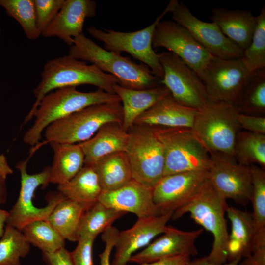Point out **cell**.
I'll return each instance as SVG.
<instances>
[{"label":"cell","instance_id":"cell-1","mask_svg":"<svg viewBox=\"0 0 265 265\" xmlns=\"http://www.w3.org/2000/svg\"><path fill=\"white\" fill-rule=\"evenodd\" d=\"M117 79L92 64L77 59L70 55L46 62L41 73V80L33 90L35 101L26 117L24 124L30 121L42 99L49 93L65 87L91 85L107 93L115 94L114 86Z\"/></svg>","mask_w":265,"mask_h":265},{"label":"cell","instance_id":"cell-2","mask_svg":"<svg viewBox=\"0 0 265 265\" xmlns=\"http://www.w3.org/2000/svg\"><path fill=\"white\" fill-rule=\"evenodd\" d=\"M226 200L213 186L209 178L195 196L184 206L174 211L171 219L177 220L186 213L213 236L212 250L206 256L214 265L227 262L229 233L225 213Z\"/></svg>","mask_w":265,"mask_h":265},{"label":"cell","instance_id":"cell-3","mask_svg":"<svg viewBox=\"0 0 265 265\" xmlns=\"http://www.w3.org/2000/svg\"><path fill=\"white\" fill-rule=\"evenodd\" d=\"M68 54L108 72L116 77L118 84L123 87L141 90L160 85L161 79L155 76L147 66L104 49L84 34L74 38Z\"/></svg>","mask_w":265,"mask_h":265},{"label":"cell","instance_id":"cell-4","mask_svg":"<svg viewBox=\"0 0 265 265\" xmlns=\"http://www.w3.org/2000/svg\"><path fill=\"white\" fill-rule=\"evenodd\" d=\"M116 102H121L116 94L100 89L89 92L80 91L76 87L53 90L40 102L33 116L34 123L24 134L23 142L34 146L39 142L43 131L52 123L93 105Z\"/></svg>","mask_w":265,"mask_h":265},{"label":"cell","instance_id":"cell-5","mask_svg":"<svg viewBox=\"0 0 265 265\" xmlns=\"http://www.w3.org/2000/svg\"><path fill=\"white\" fill-rule=\"evenodd\" d=\"M122 121L121 102L93 105L49 125L44 131L46 142L81 143L91 138L104 124Z\"/></svg>","mask_w":265,"mask_h":265},{"label":"cell","instance_id":"cell-6","mask_svg":"<svg viewBox=\"0 0 265 265\" xmlns=\"http://www.w3.org/2000/svg\"><path fill=\"white\" fill-rule=\"evenodd\" d=\"M233 105L211 101L198 110L191 130L209 152H220L234 156V146L241 129Z\"/></svg>","mask_w":265,"mask_h":265},{"label":"cell","instance_id":"cell-7","mask_svg":"<svg viewBox=\"0 0 265 265\" xmlns=\"http://www.w3.org/2000/svg\"><path fill=\"white\" fill-rule=\"evenodd\" d=\"M151 126L164 149L163 176L186 171L208 170L209 152L191 128Z\"/></svg>","mask_w":265,"mask_h":265},{"label":"cell","instance_id":"cell-8","mask_svg":"<svg viewBox=\"0 0 265 265\" xmlns=\"http://www.w3.org/2000/svg\"><path fill=\"white\" fill-rule=\"evenodd\" d=\"M128 133L125 152L130 163L132 179L153 189L163 176L162 144L151 126L134 124Z\"/></svg>","mask_w":265,"mask_h":265},{"label":"cell","instance_id":"cell-9","mask_svg":"<svg viewBox=\"0 0 265 265\" xmlns=\"http://www.w3.org/2000/svg\"><path fill=\"white\" fill-rule=\"evenodd\" d=\"M168 13L166 8L155 21L145 28L134 32H121L105 29L104 30L91 26L88 33L102 42L104 49L121 54L126 52L147 66L153 74L162 80L163 70L158 54L153 48L152 39L155 28L162 18Z\"/></svg>","mask_w":265,"mask_h":265},{"label":"cell","instance_id":"cell-10","mask_svg":"<svg viewBox=\"0 0 265 265\" xmlns=\"http://www.w3.org/2000/svg\"><path fill=\"white\" fill-rule=\"evenodd\" d=\"M28 159L21 161L16 165L21 175V187L18 199L9 212L6 224L22 230L28 223L39 220H47L58 202L64 196L59 191L52 192L48 196V204L38 208L32 199L35 191L39 186L46 187L50 183V166L42 171L29 174L27 171Z\"/></svg>","mask_w":265,"mask_h":265},{"label":"cell","instance_id":"cell-11","mask_svg":"<svg viewBox=\"0 0 265 265\" xmlns=\"http://www.w3.org/2000/svg\"><path fill=\"white\" fill-rule=\"evenodd\" d=\"M251 73L241 58L221 59L213 56L200 79L209 101L225 102L236 107Z\"/></svg>","mask_w":265,"mask_h":265},{"label":"cell","instance_id":"cell-12","mask_svg":"<svg viewBox=\"0 0 265 265\" xmlns=\"http://www.w3.org/2000/svg\"><path fill=\"white\" fill-rule=\"evenodd\" d=\"M163 70L160 84L179 104L200 110L209 102L205 86L198 75L180 57L170 52L158 53Z\"/></svg>","mask_w":265,"mask_h":265},{"label":"cell","instance_id":"cell-13","mask_svg":"<svg viewBox=\"0 0 265 265\" xmlns=\"http://www.w3.org/2000/svg\"><path fill=\"white\" fill-rule=\"evenodd\" d=\"M208 178L215 189L226 199L245 206L251 202L252 175L250 166L239 164L234 157L220 152H209Z\"/></svg>","mask_w":265,"mask_h":265},{"label":"cell","instance_id":"cell-14","mask_svg":"<svg viewBox=\"0 0 265 265\" xmlns=\"http://www.w3.org/2000/svg\"><path fill=\"white\" fill-rule=\"evenodd\" d=\"M166 8L174 21L185 27L212 56L221 59L242 58L243 51L226 37L214 23L199 19L178 0H171Z\"/></svg>","mask_w":265,"mask_h":265},{"label":"cell","instance_id":"cell-15","mask_svg":"<svg viewBox=\"0 0 265 265\" xmlns=\"http://www.w3.org/2000/svg\"><path fill=\"white\" fill-rule=\"evenodd\" d=\"M154 48L162 47L177 55L200 78L213 57L183 26L174 21H159L153 36Z\"/></svg>","mask_w":265,"mask_h":265},{"label":"cell","instance_id":"cell-16","mask_svg":"<svg viewBox=\"0 0 265 265\" xmlns=\"http://www.w3.org/2000/svg\"><path fill=\"white\" fill-rule=\"evenodd\" d=\"M208 178V170L164 176L153 189L154 202L161 214L174 212L186 205Z\"/></svg>","mask_w":265,"mask_h":265},{"label":"cell","instance_id":"cell-17","mask_svg":"<svg viewBox=\"0 0 265 265\" xmlns=\"http://www.w3.org/2000/svg\"><path fill=\"white\" fill-rule=\"evenodd\" d=\"M203 231L202 228L186 231L167 226L161 236L133 255L129 263L141 265L175 256H196L198 250L195 242Z\"/></svg>","mask_w":265,"mask_h":265},{"label":"cell","instance_id":"cell-18","mask_svg":"<svg viewBox=\"0 0 265 265\" xmlns=\"http://www.w3.org/2000/svg\"><path fill=\"white\" fill-rule=\"evenodd\" d=\"M173 213L138 218L131 228L119 232L111 265H127L135 251L147 246L156 236L166 231Z\"/></svg>","mask_w":265,"mask_h":265},{"label":"cell","instance_id":"cell-19","mask_svg":"<svg viewBox=\"0 0 265 265\" xmlns=\"http://www.w3.org/2000/svg\"><path fill=\"white\" fill-rule=\"evenodd\" d=\"M96 14L97 3L94 0H64L61 8L41 35L57 37L70 47L74 38L83 34L85 19Z\"/></svg>","mask_w":265,"mask_h":265},{"label":"cell","instance_id":"cell-20","mask_svg":"<svg viewBox=\"0 0 265 265\" xmlns=\"http://www.w3.org/2000/svg\"><path fill=\"white\" fill-rule=\"evenodd\" d=\"M98 201L117 210L133 213L138 218L161 215L154 202L153 189L133 179L116 190L102 192Z\"/></svg>","mask_w":265,"mask_h":265},{"label":"cell","instance_id":"cell-21","mask_svg":"<svg viewBox=\"0 0 265 265\" xmlns=\"http://www.w3.org/2000/svg\"><path fill=\"white\" fill-rule=\"evenodd\" d=\"M222 33L243 51L250 45L257 17L247 10H227L216 7L210 17Z\"/></svg>","mask_w":265,"mask_h":265},{"label":"cell","instance_id":"cell-22","mask_svg":"<svg viewBox=\"0 0 265 265\" xmlns=\"http://www.w3.org/2000/svg\"><path fill=\"white\" fill-rule=\"evenodd\" d=\"M198 110L179 104L170 94L139 116L134 124L191 128Z\"/></svg>","mask_w":265,"mask_h":265},{"label":"cell","instance_id":"cell-23","mask_svg":"<svg viewBox=\"0 0 265 265\" xmlns=\"http://www.w3.org/2000/svg\"><path fill=\"white\" fill-rule=\"evenodd\" d=\"M128 140V132L122 123L107 122L89 140L80 143L84 154V165H91L108 155L125 152Z\"/></svg>","mask_w":265,"mask_h":265},{"label":"cell","instance_id":"cell-24","mask_svg":"<svg viewBox=\"0 0 265 265\" xmlns=\"http://www.w3.org/2000/svg\"><path fill=\"white\" fill-rule=\"evenodd\" d=\"M231 222L227 246V262L246 258L252 252L256 227L252 213L229 207L226 210Z\"/></svg>","mask_w":265,"mask_h":265},{"label":"cell","instance_id":"cell-25","mask_svg":"<svg viewBox=\"0 0 265 265\" xmlns=\"http://www.w3.org/2000/svg\"><path fill=\"white\" fill-rule=\"evenodd\" d=\"M114 91L122 103V126L128 130L134 124L137 118L159 101L170 94L164 85L147 89H132L123 87L118 83Z\"/></svg>","mask_w":265,"mask_h":265},{"label":"cell","instance_id":"cell-26","mask_svg":"<svg viewBox=\"0 0 265 265\" xmlns=\"http://www.w3.org/2000/svg\"><path fill=\"white\" fill-rule=\"evenodd\" d=\"M89 166L97 175L102 192L116 190L132 179L130 163L125 152L106 156Z\"/></svg>","mask_w":265,"mask_h":265},{"label":"cell","instance_id":"cell-27","mask_svg":"<svg viewBox=\"0 0 265 265\" xmlns=\"http://www.w3.org/2000/svg\"><path fill=\"white\" fill-rule=\"evenodd\" d=\"M53 158L50 166V183L57 185L71 180L84 166V154L80 143H50Z\"/></svg>","mask_w":265,"mask_h":265},{"label":"cell","instance_id":"cell-28","mask_svg":"<svg viewBox=\"0 0 265 265\" xmlns=\"http://www.w3.org/2000/svg\"><path fill=\"white\" fill-rule=\"evenodd\" d=\"M57 190L66 198L91 208L98 201L102 191L93 168L84 165L69 181L57 185Z\"/></svg>","mask_w":265,"mask_h":265},{"label":"cell","instance_id":"cell-29","mask_svg":"<svg viewBox=\"0 0 265 265\" xmlns=\"http://www.w3.org/2000/svg\"><path fill=\"white\" fill-rule=\"evenodd\" d=\"M87 210L84 205L64 197L47 220L65 240L77 241L79 227Z\"/></svg>","mask_w":265,"mask_h":265},{"label":"cell","instance_id":"cell-30","mask_svg":"<svg viewBox=\"0 0 265 265\" xmlns=\"http://www.w3.org/2000/svg\"><path fill=\"white\" fill-rule=\"evenodd\" d=\"M127 212L106 206L99 201L87 210L78 231V238L96 237L112 226L113 223Z\"/></svg>","mask_w":265,"mask_h":265},{"label":"cell","instance_id":"cell-31","mask_svg":"<svg viewBox=\"0 0 265 265\" xmlns=\"http://www.w3.org/2000/svg\"><path fill=\"white\" fill-rule=\"evenodd\" d=\"M236 108L241 113L265 116V68L251 73Z\"/></svg>","mask_w":265,"mask_h":265},{"label":"cell","instance_id":"cell-32","mask_svg":"<svg viewBox=\"0 0 265 265\" xmlns=\"http://www.w3.org/2000/svg\"><path fill=\"white\" fill-rule=\"evenodd\" d=\"M234 157L240 164L265 166V134L240 131L234 146Z\"/></svg>","mask_w":265,"mask_h":265},{"label":"cell","instance_id":"cell-33","mask_svg":"<svg viewBox=\"0 0 265 265\" xmlns=\"http://www.w3.org/2000/svg\"><path fill=\"white\" fill-rule=\"evenodd\" d=\"M21 231L28 242L42 252L53 253L65 247V240L47 220L31 222Z\"/></svg>","mask_w":265,"mask_h":265},{"label":"cell","instance_id":"cell-34","mask_svg":"<svg viewBox=\"0 0 265 265\" xmlns=\"http://www.w3.org/2000/svg\"><path fill=\"white\" fill-rule=\"evenodd\" d=\"M30 245L22 231L6 224L0 240V265H21L20 259L28 255Z\"/></svg>","mask_w":265,"mask_h":265},{"label":"cell","instance_id":"cell-35","mask_svg":"<svg viewBox=\"0 0 265 265\" xmlns=\"http://www.w3.org/2000/svg\"><path fill=\"white\" fill-rule=\"evenodd\" d=\"M0 6L19 23L28 39L36 40L41 36L36 26L33 0H0Z\"/></svg>","mask_w":265,"mask_h":265},{"label":"cell","instance_id":"cell-36","mask_svg":"<svg viewBox=\"0 0 265 265\" xmlns=\"http://www.w3.org/2000/svg\"><path fill=\"white\" fill-rule=\"evenodd\" d=\"M257 22L252 40L243 51L241 59L251 72L265 68V6L256 16Z\"/></svg>","mask_w":265,"mask_h":265},{"label":"cell","instance_id":"cell-37","mask_svg":"<svg viewBox=\"0 0 265 265\" xmlns=\"http://www.w3.org/2000/svg\"><path fill=\"white\" fill-rule=\"evenodd\" d=\"M252 175L253 205L256 232L265 229V171L257 165L250 166Z\"/></svg>","mask_w":265,"mask_h":265},{"label":"cell","instance_id":"cell-38","mask_svg":"<svg viewBox=\"0 0 265 265\" xmlns=\"http://www.w3.org/2000/svg\"><path fill=\"white\" fill-rule=\"evenodd\" d=\"M37 29L41 34L61 8L64 0H33Z\"/></svg>","mask_w":265,"mask_h":265},{"label":"cell","instance_id":"cell-39","mask_svg":"<svg viewBox=\"0 0 265 265\" xmlns=\"http://www.w3.org/2000/svg\"><path fill=\"white\" fill-rule=\"evenodd\" d=\"M93 237L78 238L76 248L70 252L73 265H94L92 257Z\"/></svg>","mask_w":265,"mask_h":265},{"label":"cell","instance_id":"cell-40","mask_svg":"<svg viewBox=\"0 0 265 265\" xmlns=\"http://www.w3.org/2000/svg\"><path fill=\"white\" fill-rule=\"evenodd\" d=\"M239 265H265V229L256 232L252 252Z\"/></svg>","mask_w":265,"mask_h":265},{"label":"cell","instance_id":"cell-41","mask_svg":"<svg viewBox=\"0 0 265 265\" xmlns=\"http://www.w3.org/2000/svg\"><path fill=\"white\" fill-rule=\"evenodd\" d=\"M238 121L240 128L246 131L265 134V117L238 112Z\"/></svg>","mask_w":265,"mask_h":265},{"label":"cell","instance_id":"cell-42","mask_svg":"<svg viewBox=\"0 0 265 265\" xmlns=\"http://www.w3.org/2000/svg\"><path fill=\"white\" fill-rule=\"evenodd\" d=\"M119 232L116 227L112 226L103 233L101 238L105 243V246L103 252L99 255L100 265H111L110 262V255L114 247Z\"/></svg>","mask_w":265,"mask_h":265},{"label":"cell","instance_id":"cell-43","mask_svg":"<svg viewBox=\"0 0 265 265\" xmlns=\"http://www.w3.org/2000/svg\"><path fill=\"white\" fill-rule=\"evenodd\" d=\"M42 256L48 265H73L70 252L65 247L53 253L42 252Z\"/></svg>","mask_w":265,"mask_h":265},{"label":"cell","instance_id":"cell-44","mask_svg":"<svg viewBox=\"0 0 265 265\" xmlns=\"http://www.w3.org/2000/svg\"><path fill=\"white\" fill-rule=\"evenodd\" d=\"M13 173L6 158L0 154V206L4 204L7 199L6 179L8 175Z\"/></svg>","mask_w":265,"mask_h":265},{"label":"cell","instance_id":"cell-45","mask_svg":"<svg viewBox=\"0 0 265 265\" xmlns=\"http://www.w3.org/2000/svg\"><path fill=\"white\" fill-rule=\"evenodd\" d=\"M190 257L187 256H178L158 260L151 263L141 265H189Z\"/></svg>","mask_w":265,"mask_h":265},{"label":"cell","instance_id":"cell-46","mask_svg":"<svg viewBox=\"0 0 265 265\" xmlns=\"http://www.w3.org/2000/svg\"><path fill=\"white\" fill-rule=\"evenodd\" d=\"M240 260H235L231 262H227L221 265H238ZM189 265H216L210 263L207 259L206 256L196 258L193 260H191Z\"/></svg>","mask_w":265,"mask_h":265},{"label":"cell","instance_id":"cell-47","mask_svg":"<svg viewBox=\"0 0 265 265\" xmlns=\"http://www.w3.org/2000/svg\"><path fill=\"white\" fill-rule=\"evenodd\" d=\"M9 216V212L0 208V238L4 232V225L7 222Z\"/></svg>","mask_w":265,"mask_h":265},{"label":"cell","instance_id":"cell-48","mask_svg":"<svg viewBox=\"0 0 265 265\" xmlns=\"http://www.w3.org/2000/svg\"><path fill=\"white\" fill-rule=\"evenodd\" d=\"M0 35H1V30L0 29Z\"/></svg>","mask_w":265,"mask_h":265}]
</instances>
